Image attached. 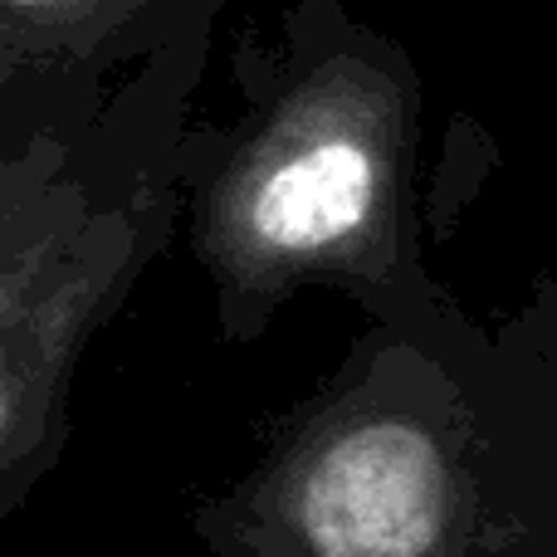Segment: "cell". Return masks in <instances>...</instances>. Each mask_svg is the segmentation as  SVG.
<instances>
[{"mask_svg": "<svg viewBox=\"0 0 557 557\" xmlns=\"http://www.w3.org/2000/svg\"><path fill=\"white\" fill-rule=\"evenodd\" d=\"M191 529L211 557H504L474 376L367 323Z\"/></svg>", "mask_w": 557, "mask_h": 557, "instance_id": "cell-3", "label": "cell"}, {"mask_svg": "<svg viewBox=\"0 0 557 557\" xmlns=\"http://www.w3.org/2000/svg\"><path fill=\"white\" fill-rule=\"evenodd\" d=\"M196 54L157 49L88 123L0 133V533L74 435V382L186 206Z\"/></svg>", "mask_w": 557, "mask_h": 557, "instance_id": "cell-2", "label": "cell"}, {"mask_svg": "<svg viewBox=\"0 0 557 557\" xmlns=\"http://www.w3.org/2000/svg\"><path fill=\"white\" fill-rule=\"evenodd\" d=\"M474 401L490 435L504 557H557V278H543L494 333Z\"/></svg>", "mask_w": 557, "mask_h": 557, "instance_id": "cell-5", "label": "cell"}, {"mask_svg": "<svg viewBox=\"0 0 557 557\" xmlns=\"http://www.w3.org/2000/svg\"><path fill=\"white\" fill-rule=\"evenodd\" d=\"M215 0H0V127L88 123L103 74L162 49L166 25L206 29Z\"/></svg>", "mask_w": 557, "mask_h": 557, "instance_id": "cell-4", "label": "cell"}, {"mask_svg": "<svg viewBox=\"0 0 557 557\" xmlns=\"http://www.w3.org/2000/svg\"><path fill=\"white\" fill-rule=\"evenodd\" d=\"M288 29L294 54L250 78V113L186 133L182 215L215 333L250 347L304 288H337L367 323L480 376L494 333L425 264L411 69L372 29H323L318 0Z\"/></svg>", "mask_w": 557, "mask_h": 557, "instance_id": "cell-1", "label": "cell"}]
</instances>
